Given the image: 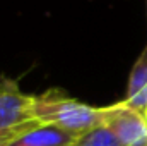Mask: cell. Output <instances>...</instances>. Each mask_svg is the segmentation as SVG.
I'll use <instances>...</instances> for the list:
<instances>
[{"instance_id": "cell-1", "label": "cell", "mask_w": 147, "mask_h": 146, "mask_svg": "<svg viewBox=\"0 0 147 146\" xmlns=\"http://www.w3.org/2000/svg\"><path fill=\"white\" fill-rule=\"evenodd\" d=\"M33 108L34 117L41 124L57 126L72 132L74 136H80L82 132L103 124L101 107L82 103L55 88L41 95H34Z\"/></svg>"}, {"instance_id": "cell-2", "label": "cell", "mask_w": 147, "mask_h": 146, "mask_svg": "<svg viewBox=\"0 0 147 146\" xmlns=\"http://www.w3.org/2000/svg\"><path fill=\"white\" fill-rule=\"evenodd\" d=\"M34 95H24L14 81H0V146L39 124L33 108Z\"/></svg>"}, {"instance_id": "cell-3", "label": "cell", "mask_w": 147, "mask_h": 146, "mask_svg": "<svg viewBox=\"0 0 147 146\" xmlns=\"http://www.w3.org/2000/svg\"><path fill=\"white\" fill-rule=\"evenodd\" d=\"M101 119L123 146L147 143V117L125 102L101 107Z\"/></svg>"}, {"instance_id": "cell-4", "label": "cell", "mask_w": 147, "mask_h": 146, "mask_svg": "<svg viewBox=\"0 0 147 146\" xmlns=\"http://www.w3.org/2000/svg\"><path fill=\"white\" fill-rule=\"evenodd\" d=\"M75 138L77 136H74L69 131L39 122L33 129L17 136L7 146H72Z\"/></svg>"}, {"instance_id": "cell-5", "label": "cell", "mask_w": 147, "mask_h": 146, "mask_svg": "<svg viewBox=\"0 0 147 146\" xmlns=\"http://www.w3.org/2000/svg\"><path fill=\"white\" fill-rule=\"evenodd\" d=\"M123 102L147 117V46L142 50L130 71L127 95Z\"/></svg>"}, {"instance_id": "cell-6", "label": "cell", "mask_w": 147, "mask_h": 146, "mask_svg": "<svg viewBox=\"0 0 147 146\" xmlns=\"http://www.w3.org/2000/svg\"><path fill=\"white\" fill-rule=\"evenodd\" d=\"M72 146H123L105 124H99L75 138Z\"/></svg>"}, {"instance_id": "cell-7", "label": "cell", "mask_w": 147, "mask_h": 146, "mask_svg": "<svg viewBox=\"0 0 147 146\" xmlns=\"http://www.w3.org/2000/svg\"><path fill=\"white\" fill-rule=\"evenodd\" d=\"M134 146H147V143H144V145H134Z\"/></svg>"}]
</instances>
